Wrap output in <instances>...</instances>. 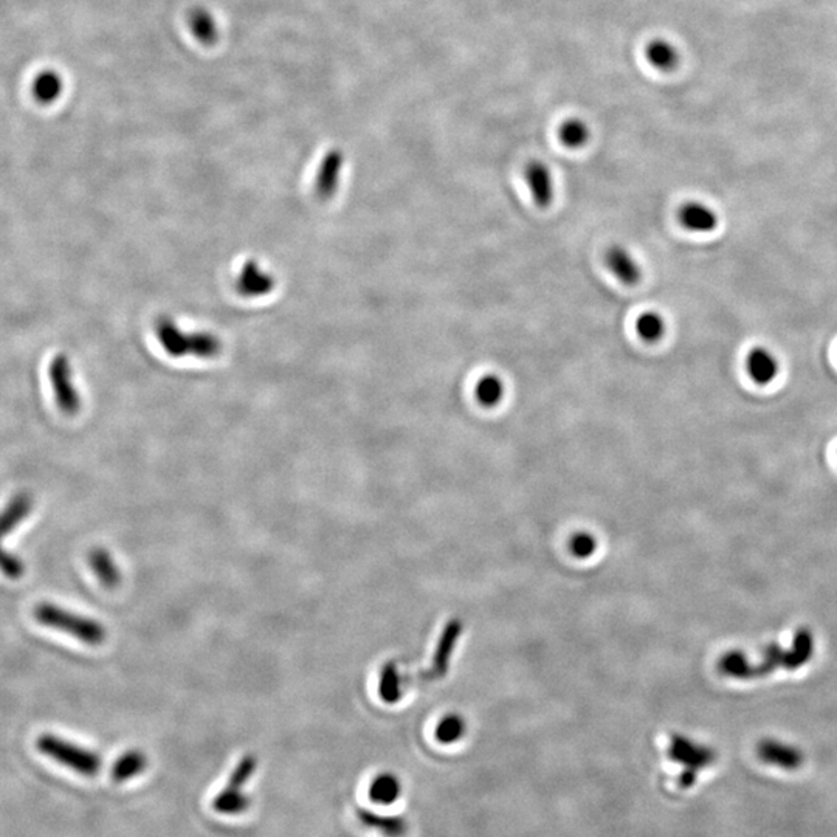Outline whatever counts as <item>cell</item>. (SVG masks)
Segmentation results:
<instances>
[{
  "label": "cell",
  "instance_id": "obj_28",
  "mask_svg": "<svg viewBox=\"0 0 837 837\" xmlns=\"http://www.w3.org/2000/svg\"><path fill=\"white\" fill-rule=\"evenodd\" d=\"M221 352V341L210 332H195L191 334L189 356L199 358H213Z\"/></svg>",
  "mask_w": 837,
  "mask_h": 837
},
{
  "label": "cell",
  "instance_id": "obj_29",
  "mask_svg": "<svg viewBox=\"0 0 837 837\" xmlns=\"http://www.w3.org/2000/svg\"><path fill=\"white\" fill-rule=\"evenodd\" d=\"M258 769V758L252 756V754H247L243 756L241 760H239L236 767L233 769L232 775L228 778V786H233V788L243 789L250 778L253 777V774L256 773Z\"/></svg>",
  "mask_w": 837,
  "mask_h": 837
},
{
  "label": "cell",
  "instance_id": "obj_3",
  "mask_svg": "<svg viewBox=\"0 0 837 837\" xmlns=\"http://www.w3.org/2000/svg\"><path fill=\"white\" fill-rule=\"evenodd\" d=\"M38 751L75 773L93 777L101 769V756L97 752L64 740L56 735L43 734L36 741Z\"/></svg>",
  "mask_w": 837,
  "mask_h": 837
},
{
  "label": "cell",
  "instance_id": "obj_6",
  "mask_svg": "<svg viewBox=\"0 0 837 837\" xmlns=\"http://www.w3.org/2000/svg\"><path fill=\"white\" fill-rule=\"evenodd\" d=\"M669 756L673 762L684 767L687 773L698 774L717 762V752L709 746L699 745L682 735H673L670 741Z\"/></svg>",
  "mask_w": 837,
  "mask_h": 837
},
{
  "label": "cell",
  "instance_id": "obj_25",
  "mask_svg": "<svg viewBox=\"0 0 837 837\" xmlns=\"http://www.w3.org/2000/svg\"><path fill=\"white\" fill-rule=\"evenodd\" d=\"M591 137V130L584 119H569L563 121L558 129V138L569 149H578L585 147Z\"/></svg>",
  "mask_w": 837,
  "mask_h": 837
},
{
  "label": "cell",
  "instance_id": "obj_22",
  "mask_svg": "<svg viewBox=\"0 0 837 837\" xmlns=\"http://www.w3.org/2000/svg\"><path fill=\"white\" fill-rule=\"evenodd\" d=\"M504 395H506V385L497 374H487L476 382V400L486 408L499 405L504 399Z\"/></svg>",
  "mask_w": 837,
  "mask_h": 837
},
{
  "label": "cell",
  "instance_id": "obj_16",
  "mask_svg": "<svg viewBox=\"0 0 837 837\" xmlns=\"http://www.w3.org/2000/svg\"><path fill=\"white\" fill-rule=\"evenodd\" d=\"M157 338L163 349L171 357H185L189 354L191 334H185L171 319H160L156 326Z\"/></svg>",
  "mask_w": 837,
  "mask_h": 837
},
{
  "label": "cell",
  "instance_id": "obj_4",
  "mask_svg": "<svg viewBox=\"0 0 837 837\" xmlns=\"http://www.w3.org/2000/svg\"><path fill=\"white\" fill-rule=\"evenodd\" d=\"M32 509L33 498L28 493L22 492L17 493L0 512V573L11 580L21 578L25 573V566L19 556H13L2 547V540L27 518Z\"/></svg>",
  "mask_w": 837,
  "mask_h": 837
},
{
  "label": "cell",
  "instance_id": "obj_10",
  "mask_svg": "<svg viewBox=\"0 0 837 837\" xmlns=\"http://www.w3.org/2000/svg\"><path fill=\"white\" fill-rule=\"evenodd\" d=\"M605 262L613 276H616L625 286H636L642 278L641 264L623 245L610 247L605 254Z\"/></svg>",
  "mask_w": 837,
  "mask_h": 837
},
{
  "label": "cell",
  "instance_id": "obj_17",
  "mask_svg": "<svg viewBox=\"0 0 837 837\" xmlns=\"http://www.w3.org/2000/svg\"><path fill=\"white\" fill-rule=\"evenodd\" d=\"M87 562H89V566L92 569V573L100 580L101 586L106 589H114L119 586V582H121V573H119V567L117 566L114 558L110 556V552L106 551L103 547H97V549L89 552Z\"/></svg>",
  "mask_w": 837,
  "mask_h": 837
},
{
  "label": "cell",
  "instance_id": "obj_26",
  "mask_svg": "<svg viewBox=\"0 0 837 837\" xmlns=\"http://www.w3.org/2000/svg\"><path fill=\"white\" fill-rule=\"evenodd\" d=\"M634 326H636L639 338L647 341V343L660 341L664 337L665 328H667L664 317L658 314V312H653V310L639 315Z\"/></svg>",
  "mask_w": 837,
  "mask_h": 837
},
{
  "label": "cell",
  "instance_id": "obj_27",
  "mask_svg": "<svg viewBox=\"0 0 837 837\" xmlns=\"http://www.w3.org/2000/svg\"><path fill=\"white\" fill-rule=\"evenodd\" d=\"M378 695L385 702H397L402 698V682H400L399 671L393 662L385 665L380 676V686H378Z\"/></svg>",
  "mask_w": 837,
  "mask_h": 837
},
{
  "label": "cell",
  "instance_id": "obj_8",
  "mask_svg": "<svg viewBox=\"0 0 837 837\" xmlns=\"http://www.w3.org/2000/svg\"><path fill=\"white\" fill-rule=\"evenodd\" d=\"M345 166V156L340 149H330L325 157L315 178V193L321 200H328L335 195L340 184L341 171Z\"/></svg>",
  "mask_w": 837,
  "mask_h": 837
},
{
  "label": "cell",
  "instance_id": "obj_20",
  "mask_svg": "<svg viewBox=\"0 0 837 837\" xmlns=\"http://www.w3.org/2000/svg\"><path fill=\"white\" fill-rule=\"evenodd\" d=\"M250 804L252 800L243 789L233 788L227 785L213 799V810L224 816H239L249 810Z\"/></svg>",
  "mask_w": 837,
  "mask_h": 837
},
{
  "label": "cell",
  "instance_id": "obj_11",
  "mask_svg": "<svg viewBox=\"0 0 837 837\" xmlns=\"http://www.w3.org/2000/svg\"><path fill=\"white\" fill-rule=\"evenodd\" d=\"M275 281L269 273L261 269L256 261L245 262L243 271L239 273L236 289L239 295L245 298H258L271 292Z\"/></svg>",
  "mask_w": 837,
  "mask_h": 837
},
{
  "label": "cell",
  "instance_id": "obj_19",
  "mask_svg": "<svg viewBox=\"0 0 837 837\" xmlns=\"http://www.w3.org/2000/svg\"><path fill=\"white\" fill-rule=\"evenodd\" d=\"M147 767V754L137 751V749H132V751H126L125 754H121V756L115 760L112 771H110V775H112L114 782H117V784H125V782H128L130 778H136L137 775L145 773Z\"/></svg>",
  "mask_w": 837,
  "mask_h": 837
},
{
  "label": "cell",
  "instance_id": "obj_2",
  "mask_svg": "<svg viewBox=\"0 0 837 837\" xmlns=\"http://www.w3.org/2000/svg\"><path fill=\"white\" fill-rule=\"evenodd\" d=\"M34 619L43 625V627L53 628L58 632L71 634L73 638L97 647L100 643L104 642L106 639V630L100 622L90 617L80 616L71 611L64 610L61 606L53 605L49 602L38 604L34 611Z\"/></svg>",
  "mask_w": 837,
  "mask_h": 837
},
{
  "label": "cell",
  "instance_id": "obj_23",
  "mask_svg": "<svg viewBox=\"0 0 837 837\" xmlns=\"http://www.w3.org/2000/svg\"><path fill=\"white\" fill-rule=\"evenodd\" d=\"M64 89V82L60 73L53 71H45L39 73L33 82V93L41 104H52L61 97Z\"/></svg>",
  "mask_w": 837,
  "mask_h": 837
},
{
  "label": "cell",
  "instance_id": "obj_5",
  "mask_svg": "<svg viewBox=\"0 0 837 837\" xmlns=\"http://www.w3.org/2000/svg\"><path fill=\"white\" fill-rule=\"evenodd\" d=\"M50 384L53 389L54 400L61 413L67 416H75L81 408V399L75 388L71 360L64 356L54 357L49 367Z\"/></svg>",
  "mask_w": 837,
  "mask_h": 837
},
{
  "label": "cell",
  "instance_id": "obj_1",
  "mask_svg": "<svg viewBox=\"0 0 837 837\" xmlns=\"http://www.w3.org/2000/svg\"><path fill=\"white\" fill-rule=\"evenodd\" d=\"M814 654V636L810 630L800 628L795 633L791 649L784 650L778 643H769L762 652V662H752L741 652H730L719 660L718 669L723 675L735 680H752L758 676H766L774 670L784 669L789 671L804 667L810 662Z\"/></svg>",
  "mask_w": 837,
  "mask_h": 837
},
{
  "label": "cell",
  "instance_id": "obj_24",
  "mask_svg": "<svg viewBox=\"0 0 837 837\" xmlns=\"http://www.w3.org/2000/svg\"><path fill=\"white\" fill-rule=\"evenodd\" d=\"M467 734V723L458 713H447L439 719L434 728L436 740L443 746L454 745Z\"/></svg>",
  "mask_w": 837,
  "mask_h": 837
},
{
  "label": "cell",
  "instance_id": "obj_18",
  "mask_svg": "<svg viewBox=\"0 0 837 837\" xmlns=\"http://www.w3.org/2000/svg\"><path fill=\"white\" fill-rule=\"evenodd\" d=\"M400 795H402V782L395 774H378L369 785V799L376 805H393L400 799Z\"/></svg>",
  "mask_w": 837,
  "mask_h": 837
},
{
  "label": "cell",
  "instance_id": "obj_9",
  "mask_svg": "<svg viewBox=\"0 0 837 837\" xmlns=\"http://www.w3.org/2000/svg\"><path fill=\"white\" fill-rule=\"evenodd\" d=\"M524 178L535 204L538 206L551 205L556 189L549 166L541 160H532L529 165H526Z\"/></svg>",
  "mask_w": 837,
  "mask_h": 837
},
{
  "label": "cell",
  "instance_id": "obj_12",
  "mask_svg": "<svg viewBox=\"0 0 837 837\" xmlns=\"http://www.w3.org/2000/svg\"><path fill=\"white\" fill-rule=\"evenodd\" d=\"M680 225L691 233H710L718 227L715 210L702 202H687L678 213Z\"/></svg>",
  "mask_w": 837,
  "mask_h": 837
},
{
  "label": "cell",
  "instance_id": "obj_30",
  "mask_svg": "<svg viewBox=\"0 0 837 837\" xmlns=\"http://www.w3.org/2000/svg\"><path fill=\"white\" fill-rule=\"evenodd\" d=\"M569 551L578 560H586L597 551V538L591 532H575L569 540Z\"/></svg>",
  "mask_w": 837,
  "mask_h": 837
},
{
  "label": "cell",
  "instance_id": "obj_15",
  "mask_svg": "<svg viewBox=\"0 0 837 837\" xmlns=\"http://www.w3.org/2000/svg\"><path fill=\"white\" fill-rule=\"evenodd\" d=\"M186 25L193 38L202 45H213L219 39V25L216 17L213 16L205 6H193L186 14Z\"/></svg>",
  "mask_w": 837,
  "mask_h": 837
},
{
  "label": "cell",
  "instance_id": "obj_7",
  "mask_svg": "<svg viewBox=\"0 0 837 837\" xmlns=\"http://www.w3.org/2000/svg\"><path fill=\"white\" fill-rule=\"evenodd\" d=\"M756 756L769 766L780 767L784 771H797L805 763V754L802 749L774 738L758 741Z\"/></svg>",
  "mask_w": 837,
  "mask_h": 837
},
{
  "label": "cell",
  "instance_id": "obj_21",
  "mask_svg": "<svg viewBox=\"0 0 837 837\" xmlns=\"http://www.w3.org/2000/svg\"><path fill=\"white\" fill-rule=\"evenodd\" d=\"M645 58L654 69L662 71H670L676 69L680 62V53L678 50L664 39H654L652 43H647L645 47Z\"/></svg>",
  "mask_w": 837,
  "mask_h": 837
},
{
  "label": "cell",
  "instance_id": "obj_14",
  "mask_svg": "<svg viewBox=\"0 0 837 837\" xmlns=\"http://www.w3.org/2000/svg\"><path fill=\"white\" fill-rule=\"evenodd\" d=\"M746 369H747L749 377L756 384L765 386V385L771 384L774 378L777 377V357L774 356L773 352L766 349V347L756 346L746 357Z\"/></svg>",
  "mask_w": 837,
  "mask_h": 837
},
{
  "label": "cell",
  "instance_id": "obj_13",
  "mask_svg": "<svg viewBox=\"0 0 837 837\" xmlns=\"http://www.w3.org/2000/svg\"><path fill=\"white\" fill-rule=\"evenodd\" d=\"M357 819L362 823L363 827L374 830V832L382 834L385 837H404L408 832V821L402 816H389V814H380L367 808H360L357 811Z\"/></svg>",
  "mask_w": 837,
  "mask_h": 837
}]
</instances>
